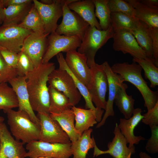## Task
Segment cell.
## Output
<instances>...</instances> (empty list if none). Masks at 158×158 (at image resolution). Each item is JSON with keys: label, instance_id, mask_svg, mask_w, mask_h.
<instances>
[{"label": "cell", "instance_id": "cell-1", "mask_svg": "<svg viewBox=\"0 0 158 158\" xmlns=\"http://www.w3.org/2000/svg\"><path fill=\"white\" fill-rule=\"evenodd\" d=\"M54 64L42 63L25 76L30 101L34 111L50 114L48 76L55 68Z\"/></svg>", "mask_w": 158, "mask_h": 158}, {"label": "cell", "instance_id": "cell-2", "mask_svg": "<svg viewBox=\"0 0 158 158\" xmlns=\"http://www.w3.org/2000/svg\"><path fill=\"white\" fill-rule=\"evenodd\" d=\"M112 71L120 75L123 82H129L135 86L141 93L144 101V106L147 110L153 107L158 102V91H153L148 87L141 74L142 68L133 62L116 63L111 67Z\"/></svg>", "mask_w": 158, "mask_h": 158}, {"label": "cell", "instance_id": "cell-3", "mask_svg": "<svg viewBox=\"0 0 158 158\" xmlns=\"http://www.w3.org/2000/svg\"><path fill=\"white\" fill-rule=\"evenodd\" d=\"M6 113L8 124L16 140L24 144L38 140L40 126L33 122L26 112L12 109Z\"/></svg>", "mask_w": 158, "mask_h": 158}, {"label": "cell", "instance_id": "cell-4", "mask_svg": "<svg viewBox=\"0 0 158 158\" xmlns=\"http://www.w3.org/2000/svg\"><path fill=\"white\" fill-rule=\"evenodd\" d=\"M91 74L89 82L87 87L91 96L92 100L96 106L100 122L105 110L107 101L106 93L108 90V80L102 64L96 63L90 67Z\"/></svg>", "mask_w": 158, "mask_h": 158}, {"label": "cell", "instance_id": "cell-5", "mask_svg": "<svg viewBox=\"0 0 158 158\" xmlns=\"http://www.w3.org/2000/svg\"><path fill=\"white\" fill-rule=\"evenodd\" d=\"M114 32L111 24L106 30H99L90 25L88 27L78 48V51L86 56L90 68L95 63V58L97 51L109 40L113 38Z\"/></svg>", "mask_w": 158, "mask_h": 158}, {"label": "cell", "instance_id": "cell-6", "mask_svg": "<svg viewBox=\"0 0 158 158\" xmlns=\"http://www.w3.org/2000/svg\"><path fill=\"white\" fill-rule=\"evenodd\" d=\"M71 143H51L36 140L27 144L25 157L69 158L72 155Z\"/></svg>", "mask_w": 158, "mask_h": 158}, {"label": "cell", "instance_id": "cell-7", "mask_svg": "<svg viewBox=\"0 0 158 158\" xmlns=\"http://www.w3.org/2000/svg\"><path fill=\"white\" fill-rule=\"evenodd\" d=\"M77 0H54L50 4H45L37 0H33V4L42 20L45 34L49 35L55 32L57 22L63 13L64 5Z\"/></svg>", "mask_w": 158, "mask_h": 158}, {"label": "cell", "instance_id": "cell-8", "mask_svg": "<svg viewBox=\"0 0 158 158\" xmlns=\"http://www.w3.org/2000/svg\"><path fill=\"white\" fill-rule=\"evenodd\" d=\"M48 83L68 97L73 107L80 101L81 95L73 78L66 70L59 68L55 69L49 75Z\"/></svg>", "mask_w": 158, "mask_h": 158}, {"label": "cell", "instance_id": "cell-9", "mask_svg": "<svg viewBox=\"0 0 158 158\" xmlns=\"http://www.w3.org/2000/svg\"><path fill=\"white\" fill-rule=\"evenodd\" d=\"M37 116L39 120L40 127L38 140L51 143L71 142L68 135L58 122L51 117L50 114L38 113Z\"/></svg>", "mask_w": 158, "mask_h": 158}, {"label": "cell", "instance_id": "cell-10", "mask_svg": "<svg viewBox=\"0 0 158 158\" xmlns=\"http://www.w3.org/2000/svg\"><path fill=\"white\" fill-rule=\"evenodd\" d=\"M69 3H66L64 5L62 20L55 32L58 34L66 36H76L82 40L89 25L69 8L68 5Z\"/></svg>", "mask_w": 158, "mask_h": 158}, {"label": "cell", "instance_id": "cell-11", "mask_svg": "<svg viewBox=\"0 0 158 158\" xmlns=\"http://www.w3.org/2000/svg\"><path fill=\"white\" fill-rule=\"evenodd\" d=\"M48 46L42 63H46L54 56L62 52L76 50L80 46L81 40L76 36H66L55 32L47 37Z\"/></svg>", "mask_w": 158, "mask_h": 158}, {"label": "cell", "instance_id": "cell-12", "mask_svg": "<svg viewBox=\"0 0 158 158\" xmlns=\"http://www.w3.org/2000/svg\"><path fill=\"white\" fill-rule=\"evenodd\" d=\"M32 32L17 25L0 26V46L18 53L22 50L24 42Z\"/></svg>", "mask_w": 158, "mask_h": 158}, {"label": "cell", "instance_id": "cell-13", "mask_svg": "<svg viewBox=\"0 0 158 158\" xmlns=\"http://www.w3.org/2000/svg\"><path fill=\"white\" fill-rule=\"evenodd\" d=\"M113 47L123 54H129L133 58L145 59V51L141 48L130 31L119 29L114 31Z\"/></svg>", "mask_w": 158, "mask_h": 158}, {"label": "cell", "instance_id": "cell-14", "mask_svg": "<svg viewBox=\"0 0 158 158\" xmlns=\"http://www.w3.org/2000/svg\"><path fill=\"white\" fill-rule=\"evenodd\" d=\"M49 35L32 31L24 42L21 51L29 56L35 68L42 63L47 47Z\"/></svg>", "mask_w": 158, "mask_h": 158}, {"label": "cell", "instance_id": "cell-15", "mask_svg": "<svg viewBox=\"0 0 158 158\" xmlns=\"http://www.w3.org/2000/svg\"><path fill=\"white\" fill-rule=\"evenodd\" d=\"M118 126L117 123H116L113 132L114 137L112 141L108 143L107 150H101L95 144L93 157L103 154H109L114 158H131L132 154L135 152V147L134 145L131 147H127V140L121 133Z\"/></svg>", "mask_w": 158, "mask_h": 158}, {"label": "cell", "instance_id": "cell-16", "mask_svg": "<svg viewBox=\"0 0 158 158\" xmlns=\"http://www.w3.org/2000/svg\"><path fill=\"white\" fill-rule=\"evenodd\" d=\"M0 158H25L26 153L21 142L15 139L6 124L0 125Z\"/></svg>", "mask_w": 158, "mask_h": 158}, {"label": "cell", "instance_id": "cell-17", "mask_svg": "<svg viewBox=\"0 0 158 158\" xmlns=\"http://www.w3.org/2000/svg\"><path fill=\"white\" fill-rule=\"evenodd\" d=\"M65 61L73 75L87 87L90 80L91 71L87 63V59L84 54L76 50L66 53Z\"/></svg>", "mask_w": 158, "mask_h": 158}, {"label": "cell", "instance_id": "cell-18", "mask_svg": "<svg viewBox=\"0 0 158 158\" xmlns=\"http://www.w3.org/2000/svg\"><path fill=\"white\" fill-rule=\"evenodd\" d=\"M102 64L107 77L109 96L105 113L101 121L97 125L96 128H99L104 125L109 116H114L113 109L114 99L118 87L123 83L121 76L112 71L108 62L105 61Z\"/></svg>", "mask_w": 158, "mask_h": 158}, {"label": "cell", "instance_id": "cell-19", "mask_svg": "<svg viewBox=\"0 0 158 158\" xmlns=\"http://www.w3.org/2000/svg\"><path fill=\"white\" fill-rule=\"evenodd\" d=\"M8 82L16 94L18 103V110L26 112L33 122L40 126L39 120L30 105L24 76H18Z\"/></svg>", "mask_w": 158, "mask_h": 158}, {"label": "cell", "instance_id": "cell-20", "mask_svg": "<svg viewBox=\"0 0 158 158\" xmlns=\"http://www.w3.org/2000/svg\"><path fill=\"white\" fill-rule=\"evenodd\" d=\"M142 112L141 109L138 108L135 109L133 116L128 119L121 118L118 127L122 134L126 139L128 147H131L134 144H138L141 140H144L146 139L141 136H135L134 134L135 128L142 120L143 116L141 114Z\"/></svg>", "mask_w": 158, "mask_h": 158}, {"label": "cell", "instance_id": "cell-21", "mask_svg": "<svg viewBox=\"0 0 158 158\" xmlns=\"http://www.w3.org/2000/svg\"><path fill=\"white\" fill-rule=\"evenodd\" d=\"M71 10L79 15L90 25L94 26L97 29L102 30L99 22L95 16V5L92 0L76 1L68 5Z\"/></svg>", "mask_w": 158, "mask_h": 158}, {"label": "cell", "instance_id": "cell-22", "mask_svg": "<svg viewBox=\"0 0 158 158\" xmlns=\"http://www.w3.org/2000/svg\"><path fill=\"white\" fill-rule=\"evenodd\" d=\"M51 117L57 121L62 129L68 135L71 142L78 140L81 135L75 128V114L71 109L57 113H50Z\"/></svg>", "mask_w": 158, "mask_h": 158}, {"label": "cell", "instance_id": "cell-23", "mask_svg": "<svg viewBox=\"0 0 158 158\" xmlns=\"http://www.w3.org/2000/svg\"><path fill=\"white\" fill-rule=\"evenodd\" d=\"M130 31L139 45L145 52L147 57L154 62L152 40L150 27L140 21V23L138 27Z\"/></svg>", "mask_w": 158, "mask_h": 158}, {"label": "cell", "instance_id": "cell-24", "mask_svg": "<svg viewBox=\"0 0 158 158\" xmlns=\"http://www.w3.org/2000/svg\"><path fill=\"white\" fill-rule=\"evenodd\" d=\"M75 114V128L81 135L97 123L96 111L91 109H83L75 106L72 107Z\"/></svg>", "mask_w": 158, "mask_h": 158}, {"label": "cell", "instance_id": "cell-25", "mask_svg": "<svg viewBox=\"0 0 158 158\" xmlns=\"http://www.w3.org/2000/svg\"><path fill=\"white\" fill-rule=\"evenodd\" d=\"M131 4L135 11V17L150 28H158V9L148 7L139 0H126Z\"/></svg>", "mask_w": 158, "mask_h": 158}, {"label": "cell", "instance_id": "cell-26", "mask_svg": "<svg viewBox=\"0 0 158 158\" xmlns=\"http://www.w3.org/2000/svg\"><path fill=\"white\" fill-rule=\"evenodd\" d=\"M128 87L126 84L122 83L118 88L114 101L120 112L127 119L132 116L135 109V99L131 95H128L126 91Z\"/></svg>", "mask_w": 158, "mask_h": 158}, {"label": "cell", "instance_id": "cell-27", "mask_svg": "<svg viewBox=\"0 0 158 158\" xmlns=\"http://www.w3.org/2000/svg\"><path fill=\"white\" fill-rule=\"evenodd\" d=\"M32 4L31 2L4 8L2 25L19 24L27 15Z\"/></svg>", "mask_w": 158, "mask_h": 158}, {"label": "cell", "instance_id": "cell-28", "mask_svg": "<svg viewBox=\"0 0 158 158\" xmlns=\"http://www.w3.org/2000/svg\"><path fill=\"white\" fill-rule=\"evenodd\" d=\"M92 129L85 131L77 140L71 143V146L73 158H86L88 151L94 148L95 140L93 136L91 137Z\"/></svg>", "mask_w": 158, "mask_h": 158}, {"label": "cell", "instance_id": "cell-29", "mask_svg": "<svg viewBox=\"0 0 158 158\" xmlns=\"http://www.w3.org/2000/svg\"><path fill=\"white\" fill-rule=\"evenodd\" d=\"M56 56L59 65V68L66 70L72 77L77 89L85 99L86 109H91L95 110L96 112V120L98 121L99 118V113L96 108L93 104L91 96L87 87L72 73L66 63L63 54L61 52L60 53Z\"/></svg>", "mask_w": 158, "mask_h": 158}, {"label": "cell", "instance_id": "cell-30", "mask_svg": "<svg viewBox=\"0 0 158 158\" xmlns=\"http://www.w3.org/2000/svg\"><path fill=\"white\" fill-rule=\"evenodd\" d=\"M48 88L50 114L59 113L71 108L73 106L68 98L65 95L49 85Z\"/></svg>", "mask_w": 158, "mask_h": 158}, {"label": "cell", "instance_id": "cell-31", "mask_svg": "<svg viewBox=\"0 0 158 158\" xmlns=\"http://www.w3.org/2000/svg\"><path fill=\"white\" fill-rule=\"evenodd\" d=\"M18 107V99L13 88L6 83H0V109L6 113Z\"/></svg>", "mask_w": 158, "mask_h": 158}, {"label": "cell", "instance_id": "cell-32", "mask_svg": "<svg viewBox=\"0 0 158 158\" xmlns=\"http://www.w3.org/2000/svg\"><path fill=\"white\" fill-rule=\"evenodd\" d=\"M111 24L114 30L125 29L131 31L136 28L140 21L135 18L121 12H111Z\"/></svg>", "mask_w": 158, "mask_h": 158}, {"label": "cell", "instance_id": "cell-33", "mask_svg": "<svg viewBox=\"0 0 158 158\" xmlns=\"http://www.w3.org/2000/svg\"><path fill=\"white\" fill-rule=\"evenodd\" d=\"M18 25L32 32L45 33L42 20L33 4L23 20Z\"/></svg>", "mask_w": 158, "mask_h": 158}, {"label": "cell", "instance_id": "cell-34", "mask_svg": "<svg viewBox=\"0 0 158 158\" xmlns=\"http://www.w3.org/2000/svg\"><path fill=\"white\" fill-rule=\"evenodd\" d=\"M133 61L138 64L144 70L145 78L150 82V87L154 88L158 85V68L153 61L147 57L133 58Z\"/></svg>", "mask_w": 158, "mask_h": 158}, {"label": "cell", "instance_id": "cell-35", "mask_svg": "<svg viewBox=\"0 0 158 158\" xmlns=\"http://www.w3.org/2000/svg\"><path fill=\"white\" fill-rule=\"evenodd\" d=\"M95 5V14L99 20L102 30H106L111 25V13L108 0H92Z\"/></svg>", "mask_w": 158, "mask_h": 158}, {"label": "cell", "instance_id": "cell-36", "mask_svg": "<svg viewBox=\"0 0 158 158\" xmlns=\"http://www.w3.org/2000/svg\"><path fill=\"white\" fill-rule=\"evenodd\" d=\"M108 5L111 12H121L135 17V11L126 0H108Z\"/></svg>", "mask_w": 158, "mask_h": 158}, {"label": "cell", "instance_id": "cell-37", "mask_svg": "<svg viewBox=\"0 0 158 158\" xmlns=\"http://www.w3.org/2000/svg\"><path fill=\"white\" fill-rule=\"evenodd\" d=\"M18 57L16 70L18 76H25L35 68L29 56L21 51L18 53Z\"/></svg>", "mask_w": 158, "mask_h": 158}, {"label": "cell", "instance_id": "cell-38", "mask_svg": "<svg viewBox=\"0 0 158 158\" xmlns=\"http://www.w3.org/2000/svg\"><path fill=\"white\" fill-rule=\"evenodd\" d=\"M18 76L16 69L9 67L0 53V83L9 82Z\"/></svg>", "mask_w": 158, "mask_h": 158}, {"label": "cell", "instance_id": "cell-39", "mask_svg": "<svg viewBox=\"0 0 158 158\" xmlns=\"http://www.w3.org/2000/svg\"><path fill=\"white\" fill-rule=\"evenodd\" d=\"M149 126L151 135L148 140L145 149L148 153L154 154L158 152V126Z\"/></svg>", "mask_w": 158, "mask_h": 158}, {"label": "cell", "instance_id": "cell-40", "mask_svg": "<svg viewBox=\"0 0 158 158\" xmlns=\"http://www.w3.org/2000/svg\"><path fill=\"white\" fill-rule=\"evenodd\" d=\"M142 121L150 126H158V102L155 106L143 115Z\"/></svg>", "mask_w": 158, "mask_h": 158}, {"label": "cell", "instance_id": "cell-41", "mask_svg": "<svg viewBox=\"0 0 158 158\" xmlns=\"http://www.w3.org/2000/svg\"><path fill=\"white\" fill-rule=\"evenodd\" d=\"M0 53L9 67L15 69L16 68L18 57V53L6 49L1 50Z\"/></svg>", "mask_w": 158, "mask_h": 158}, {"label": "cell", "instance_id": "cell-42", "mask_svg": "<svg viewBox=\"0 0 158 158\" xmlns=\"http://www.w3.org/2000/svg\"><path fill=\"white\" fill-rule=\"evenodd\" d=\"M152 40L154 63L158 67V28H150Z\"/></svg>", "mask_w": 158, "mask_h": 158}, {"label": "cell", "instance_id": "cell-43", "mask_svg": "<svg viewBox=\"0 0 158 158\" xmlns=\"http://www.w3.org/2000/svg\"><path fill=\"white\" fill-rule=\"evenodd\" d=\"M2 4L4 8L10 6L21 5L32 2L31 0H1Z\"/></svg>", "mask_w": 158, "mask_h": 158}, {"label": "cell", "instance_id": "cell-44", "mask_svg": "<svg viewBox=\"0 0 158 158\" xmlns=\"http://www.w3.org/2000/svg\"><path fill=\"white\" fill-rule=\"evenodd\" d=\"M139 1L141 3L148 7L158 9V0H140Z\"/></svg>", "mask_w": 158, "mask_h": 158}, {"label": "cell", "instance_id": "cell-45", "mask_svg": "<svg viewBox=\"0 0 158 158\" xmlns=\"http://www.w3.org/2000/svg\"><path fill=\"white\" fill-rule=\"evenodd\" d=\"M4 8L3 7L1 0H0V24L2 23L4 20V13L3 10Z\"/></svg>", "mask_w": 158, "mask_h": 158}, {"label": "cell", "instance_id": "cell-46", "mask_svg": "<svg viewBox=\"0 0 158 158\" xmlns=\"http://www.w3.org/2000/svg\"><path fill=\"white\" fill-rule=\"evenodd\" d=\"M139 155L140 158H152L145 152H140Z\"/></svg>", "mask_w": 158, "mask_h": 158}, {"label": "cell", "instance_id": "cell-47", "mask_svg": "<svg viewBox=\"0 0 158 158\" xmlns=\"http://www.w3.org/2000/svg\"><path fill=\"white\" fill-rule=\"evenodd\" d=\"M54 0H42L40 2L45 4H52Z\"/></svg>", "mask_w": 158, "mask_h": 158}, {"label": "cell", "instance_id": "cell-48", "mask_svg": "<svg viewBox=\"0 0 158 158\" xmlns=\"http://www.w3.org/2000/svg\"><path fill=\"white\" fill-rule=\"evenodd\" d=\"M4 118L2 116H0V125L3 123Z\"/></svg>", "mask_w": 158, "mask_h": 158}, {"label": "cell", "instance_id": "cell-49", "mask_svg": "<svg viewBox=\"0 0 158 158\" xmlns=\"http://www.w3.org/2000/svg\"><path fill=\"white\" fill-rule=\"evenodd\" d=\"M34 158H49L47 157H35Z\"/></svg>", "mask_w": 158, "mask_h": 158}, {"label": "cell", "instance_id": "cell-50", "mask_svg": "<svg viewBox=\"0 0 158 158\" xmlns=\"http://www.w3.org/2000/svg\"><path fill=\"white\" fill-rule=\"evenodd\" d=\"M5 49V48H4V47H2L1 46H0V51L1 50H2V49Z\"/></svg>", "mask_w": 158, "mask_h": 158}, {"label": "cell", "instance_id": "cell-51", "mask_svg": "<svg viewBox=\"0 0 158 158\" xmlns=\"http://www.w3.org/2000/svg\"><path fill=\"white\" fill-rule=\"evenodd\" d=\"M1 135H0V146H1Z\"/></svg>", "mask_w": 158, "mask_h": 158}]
</instances>
